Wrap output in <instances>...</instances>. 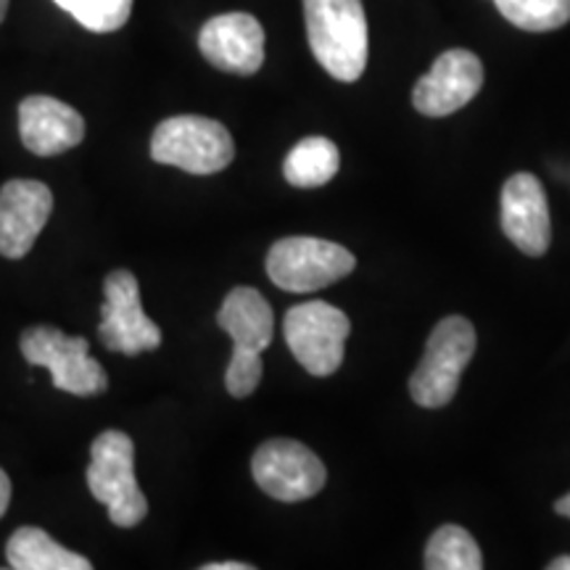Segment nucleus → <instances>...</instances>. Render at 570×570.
<instances>
[{"instance_id": "f257e3e1", "label": "nucleus", "mask_w": 570, "mask_h": 570, "mask_svg": "<svg viewBox=\"0 0 570 570\" xmlns=\"http://www.w3.org/2000/svg\"><path fill=\"white\" fill-rule=\"evenodd\" d=\"M306 38L327 75L356 82L367 67V19L362 0H304Z\"/></svg>"}, {"instance_id": "f03ea898", "label": "nucleus", "mask_w": 570, "mask_h": 570, "mask_svg": "<svg viewBox=\"0 0 570 570\" xmlns=\"http://www.w3.org/2000/svg\"><path fill=\"white\" fill-rule=\"evenodd\" d=\"M88 489L106 504L119 529H132L148 512V502L135 479V446L122 431H104L90 446Z\"/></svg>"}, {"instance_id": "7ed1b4c3", "label": "nucleus", "mask_w": 570, "mask_h": 570, "mask_svg": "<svg viewBox=\"0 0 570 570\" xmlns=\"http://www.w3.org/2000/svg\"><path fill=\"white\" fill-rule=\"evenodd\" d=\"M475 327L470 320L452 315L433 327L425 354L410 377V394L425 410L446 407L460 389L462 370L475 354Z\"/></svg>"}, {"instance_id": "20e7f679", "label": "nucleus", "mask_w": 570, "mask_h": 570, "mask_svg": "<svg viewBox=\"0 0 570 570\" xmlns=\"http://www.w3.org/2000/svg\"><path fill=\"white\" fill-rule=\"evenodd\" d=\"M235 146L225 125L209 117H169L156 127L151 159L190 175H217L230 167Z\"/></svg>"}, {"instance_id": "39448f33", "label": "nucleus", "mask_w": 570, "mask_h": 570, "mask_svg": "<svg viewBox=\"0 0 570 570\" xmlns=\"http://www.w3.org/2000/svg\"><path fill=\"white\" fill-rule=\"evenodd\" d=\"M356 267L354 254L348 248L323 238H283L269 248L267 275L277 288L291 294H309L344 281Z\"/></svg>"}, {"instance_id": "423d86ee", "label": "nucleus", "mask_w": 570, "mask_h": 570, "mask_svg": "<svg viewBox=\"0 0 570 570\" xmlns=\"http://www.w3.org/2000/svg\"><path fill=\"white\" fill-rule=\"evenodd\" d=\"M21 354L35 367H46L53 377V386L75 396L104 394L109 377L101 362L90 356L85 338L61 333L59 327L38 325L21 336Z\"/></svg>"}, {"instance_id": "0eeeda50", "label": "nucleus", "mask_w": 570, "mask_h": 570, "mask_svg": "<svg viewBox=\"0 0 570 570\" xmlns=\"http://www.w3.org/2000/svg\"><path fill=\"white\" fill-rule=\"evenodd\" d=\"M285 341L291 354L309 375H333L344 362V346L352 323L338 306L325 302L298 304L285 315Z\"/></svg>"}, {"instance_id": "6e6552de", "label": "nucleus", "mask_w": 570, "mask_h": 570, "mask_svg": "<svg viewBox=\"0 0 570 570\" xmlns=\"http://www.w3.org/2000/svg\"><path fill=\"white\" fill-rule=\"evenodd\" d=\"M252 473L259 489L281 502H304L320 494L327 481L323 460L291 439H273L256 449Z\"/></svg>"}, {"instance_id": "1a4fd4ad", "label": "nucleus", "mask_w": 570, "mask_h": 570, "mask_svg": "<svg viewBox=\"0 0 570 570\" xmlns=\"http://www.w3.org/2000/svg\"><path fill=\"white\" fill-rule=\"evenodd\" d=\"M106 304L98 336L111 352L135 356L161 346V327L142 312L140 285L127 269H114L104 283Z\"/></svg>"}, {"instance_id": "9d476101", "label": "nucleus", "mask_w": 570, "mask_h": 570, "mask_svg": "<svg viewBox=\"0 0 570 570\" xmlns=\"http://www.w3.org/2000/svg\"><path fill=\"white\" fill-rule=\"evenodd\" d=\"M483 63L465 48H452L433 61L431 71L420 77L412 104L423 117H449L479 96Z\"/></svg>"}, {"instance_id": "9b49d317", "label": "nucleus", "mask_w": 570, "mask_h": 570, "mask_svg": "<svg viewBox=\"0 0 570 570\" xmlns=\"http://www.w3.org/2000/svg\"><path fill=\"white\" fill-rule=\"evenodd\" d=\"M204 59L230 75H256L265 63V30L252 13H219L198 35Z\"/></svg>"}, {"instance_id": "f8f14e48", "label": "nucleus", "mask_w": 570, "mask_h": 570, "mask_svg": "<svg viewBox=\"0 0 570 570\" xmlns=\"http://www.w3.org/2000/svg\"><path fill=\"white\" fill-rule=\"evenodd\" d=\"M53 212V194L38 180H9L0 190V254L21 259L30 254Z\"/></svg>"}, {"instance_id": "ddd939ff", "label": "nucleus", "mask_w": 570, "mask_h": 570, "mask_svg": "<svg viewBox=\"0 0 570 570\" xmlns=\"http://www.w3.org/2000/svg\"><path fill=\"white\" fill-rule=\"evenodd\" d=\"M502 230L525 256L547 254L552 240L544 185L529 173L512 175L502 188Z\"/></svg>"}, {"instance_id": "4468645a", "label": "nucleus", "mask_w": 570, "mask_h": 570, "mask_svg": "<svg viewBox=\"0 0 570 570\" xmlns=\"http://www.w3.org/2000/svg\"><path fill=\"white\" fill-rule=\"evenodd\" d=\"M21 142L38 156H59L80 146L85 119L51 96H30L19 106Z\"/></svg>"}, {"instance_id": "2eb2a0df", "label": "nucleus", "mask_w": 570, "mask_h": 570, "mask_svg": "<svg viewBox=\"0 0 570 570\" xmlns=\"http://www.w3.org/2000/svg\"><path fill=\"white\" fill-rule=\"evenodd\" d=\"M217 325L233 338L235 348H248V352H265L273 344L275 317L273 306L256 288H233L225 296L217 312Z\"/></svg>"}, {"instance_id": "dca6fc26", "label": "nucleus", "mask_w": 570, "mask_h": 570, "mask_svg": "<svg viewBox=\"0 0 570 570\" xmlns=\"http://www.w3.org/2000/svg\"><path fill=\"white\" fill-rule=\"evenodd\" d=\"M6 558L13 570H90V560L69 552L46 531L27 525L9 539Z\"/></svg>"}, {"instance_id": "f3484780", "label": "nucleus", "mask_w": 570, "mask_h": 570, "mask_svg": "<svg viewBox=\"0 0 570 570\" xmlns=\"http://www.w3.org/2000/svg\"><path fill=\"white\" fill-rule=\"evenodd\" d=\"M341 169L338 146L323 135H312L296 142L294 151L285 156L283 175L296 188H320L331 183Z\"/></svg>"}, {"instance_id": "a211bd4d", "label": "nucleus", "mask_w": 570, "mask_h": 570, "mask_svg": "<svg viewBox=\"0 0 570 570\" xmlns=\"http://www.w3.org/2000/svg\"><path fill=\"white\" fill-rule=\"evenodd\" d=\"M425 568L428 570H481L483 554L460 525H441L428 541L425 550Z\"/></svg>"}, {"instance_id": "6ab92c4d", "label": "nucleus", "mask_w": 570, "mask_h": 570, "mask_svg": "<svg viewBox=\"0 0 570 570\" xmlns=\"http://www.w3.org/2000/svg\"><path fill=\"white\" fill-rule=\"evenodd\" d=\"M499 13L525 32H552L570 21V0H494Z\"/></svg>"}, {"instance_id": "aec40b11", "label": "nucleus", "mask_w": 570, "mask_h": 570, "mask_svg": "<svg viewBox=\"0 0 570 570\" xmlns=\"http://www.w3.org/2000/svg\"><path fill=\"white\" fill-rule=\"evenodd\" d=\"M53 3L71 13L85 30L101 35L125 27L132 11V0H53Z\"/></svg>"}, {"instance_id": "412c9836", "label": "nucleus", "mask_w": 570, "mask_h": 570, "mask_svg": "<svg viewBox=\"0 0 570 570\" xmlns=\"http://www.w3.org/2000/svg\"><path fill=\"white\" fill-rule=\"evenodd\" d=\"M262 370H265V365H262L259 352L235 348L230 365H227V373H225V386L230 391V396L235 399L252 396L262 381Z\"/></svg>"}, {"instance_id": "4be33fe9", "label": "nucleus", "mask_w": 570, "mask_h": 570, "mask_svg": "<svg viewBox=\"0 0 570 570\" xmlns=\"http://www.w3.org/2000/svg\"><path fill=\"white\" fill-rule=\"evenodd\" d=\"M9 502H11V481L9 475L0 470V518H3L6 510H9Z\"/></svg>"}, {"instance_id": "5701e85b", "label": "nucleus", "mask_w": 570, "mask_h": 570, "mask_svg": "<svg viewBox=\"0 0 570 570\" xmlns=\"http://www.w3.org/2000/svg\"><path fill=\"white\" fill-rule=\"evenodd\" d=\"M204 570H252L248 562H212V566H204Z\"/></svg>"}, {"instance_id": "b1692460", "label": "nucleus", "mask_w": 570, "mask_h": 570, "mask_svg": "<svg viewBox=\"0 0 570 570\" xmlns=\"http://www.w3.org/2000/svg\"><path fill=\"white\" fill-rule=\"evenodd\" d=\"M554 512H558V515H562V518H570V494L560 497L558 502H554Z\"/></svg>"}, {"instance_id": "393cba45", "label": "nucleus", "mask_w": 570, "mask_h": 570, "mask_svg": "<svg viewBox=\"0 0 570 570\" xmlns=\"http://www.w3.org/2000/svg\"><path fill=\"white\" fill-rule=\"evenodd\" d=\"M550 570H570V554H562V558L552 560Z\"/></svg>"}, {"instance_id": "a878e982", "label": "nucleus", "mask_w": 570, "mask_h": 570, "mask_svg": "<svg viewBox=\"0 0 570 570\" xmlns=\"http://www.w3.org/2000/svg\"><path fill=\"white\" fill-rule=\"evenodd\" d=\"M9 3L11 0H0V21H3L6 13H9Z\"/></svg>"}]
</instances>
